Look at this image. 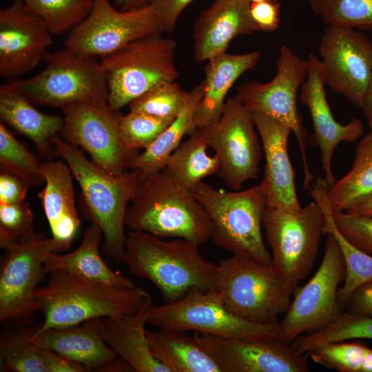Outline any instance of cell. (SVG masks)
<instances>
[{"label": "cell", "instance_id": "1", "mask_svg": "<svg viewBox=\"0 0 372 372\" xmlns=\"http://www.w3.org/2000/svg\"><path fill=\"white\" fill-rule=\"evenodd\" d=\"M198 247L184 238L165 241L147 232L130 230L121 261L132 274L152 282L165 303H170L193 287L217 290L218 265L206 260Z\"/></svg>", "mask_w": 372, "mask_h": 372}, {"label": "cell", "instance_id": "2", "mask_svg": "<svg viewBox=\"0 0 372 372\" xmlns=\"http://www.w3.org/2000/svg\"><path fill=\"white\" fill-rule=\"evenodd\" d=\"M53 154L65 161L79 185L84 217L101 229L103 254L121 261L126 238V210L142 184L138 172L130 169L118 176L110 174L60 135L54 140Z\"/></svg>", "mask_w": 372, "mask_h": 372}, {"label": "cell", "instance_id": "3", "mask_svg": "<svg viewBox=\"0 0 372 372\" xmlns=\"http://www.w3.org/2000/svg\"><path fill=\"white\" fill-rule=\"evenodd\" d=\"M34 297L44 321L37 331L76 326L96 318H121L137 311L149 293L139 287L121 288L83 278L63 269L50 273Z\"/></svg>", "mask_w": 372, "mask_h": 372}, {"label": "cell", "instance_id": "4", "mask_svg": "<svg viewBox=\"0 0 372 372\" xmlns=\"http://www.w3.org/2000/svg\"><path fill=\"white\" fill-rule=\"evenodd\" d=\"M125 224L130 230L161 238H184L198 246L212 234V223L205 208L165 168L142 183L127 206Z\"/></svg>", "mask_w": 372, "mask_h": 372}, {"label": "cell", "instance_id": "5", "mask_svg": "<svg viewBox=\"0 0 372 372\" xmlns=\"http://www.w3.org/2000/svg\"><path fill=\"white\" fill-rule=\"evenodd\" d=\"M216 287L231 313L263 324H279L295 290L271 262L237 255L220 261Z\"/></svg>", "mask_w": 372, "mask_h": 372}, {"label": "cell", "instance_id": "6", "mask_svg": "<svg viewBox=\"0 0 372 372\" xmlns=\"http://www.w3.org/2000/svg\"><path fill=\"white\" fill-rule=\"evenodd\" d=\"M191 191L211 218V238L218 247L234 255L271 262L262 235L267 203L260 184L227 192L202 180Z\"/></svg>", "mask_w": 372, "mask_h": 372}, {"label": "cell", "instance_id": "7", "mask_svg": "<svg viewBox=\"0 0 372 372\" xmlns=\"http://www.w3.org/2000/svg\"><path fill=\"white\" fill-rule=\"evenodd\" d=\"M43 60L45 67L37 75L10 83L32 103L61 110L76 103H107L101 62L65 47L47 52Z\"/></svg>", "mask_w": 372, "mask_h": 372}, {"label": "cell", "instance_id": "8", "mask_svg": "<svg viewBox=\"0 0 372 372\" xmlns=\"http://www.w3.org/2000/svg\"><path fill=\"white\" fill-rule=\"evenodd\" d=\"M161 34L140 38L102 58L110 108L119 110L152 87L178 77L176 43Z\"/></svg>", "mask_w": 372, "mask_h": 372}, {"label": "cell", "instance_id": "9", "mask_svg": "<svg viewBox=\"0 0 372 372\" xmlns=\"http://www.w3.org/2000/svg\"><path fill=\"white\" fill-rule=\"evenodd\" d=\"M345 276L342 250L335 237L327 234L320 267L307 283L295 289L289 307L279 322L276 338L290 344L300 335L333 323L344 311L338 293Z\"/></svg>", "mask_w": 372, "mask_h": 372}, {"label": "cell", "instance_id": "10", "mask_svg": "<svg viewBox=\"0 0 372 372\" xmlns=\"http://www.w3.org/2000/svg\"><path fill=\"white\" fill-rule=\"evenodd\" d=\"M262 227L272 251L273 266L295 289L313 269L321 236L325 234L322 208L314 200L296 212L267 207Z\"/></svg>", "mask_w": 372, "mask_h": 372}, {"label": "cell", "instance_id": "11", "mask_svg": "<svg viewBox=\"0 0 372 372\" xmlns=\"http://www.w3.org/2000/svg\"><path fill=\"white\" fill-rule=\"evenodd\" d=\"M5 250L0 271V321L15 328L32 323L39 311L34 293L45 276V258L54 252L52 238L39 234L30 238L0 240Z\"/></svg>", "mask_w": 372, "mask_h": 372}, {"label": "cell", "instance_id": "12", "mask_svg": "<svg viewBox=\"0 0 372 372\" xmlns=\"http://www.w3.org/2000/svg\"><path fill=\"white\" fill-rule=\"evenodd\" d=\"M147 322L159 328L244 339L277 338L279 329V324H258L237 317L227 309L218 290L197 287L176 302L152 305Z\"/></svg>", "mask_w": 372, "mask_h": 372}, {"label": "cell", "instance_id": "13", "mask_svg": "<svg viewBox=\"0 0 372 372\" xmlns=\"http://www.w3.org/2000/svg\"><path fill=\"white\" fill-rule=\"evenodd\" d=\"M276 74L269 82H251L236 87V96L251 112L271 117L287 126L294 134L300 152L304 189L315 180L307 161L309 139L297 108V94L307 76V62L283 45L276 60Z\"/></svg>", "mask_w": 372, "mask_h": 372}, {"label": "cell", "instance_id": "14", "mask_svg": "<svg viewBox=\"0 0 372 372\" xmlns=\"http://www.w3.org/2000/svg\"><path fill=\"white\" fill-rule=\"evenodd\" d=\"M220 161L217 174L233 191L256 179L262 156L257 129L251 112L237 96L226 100L219 121L198 129Z\"/></svg>", "mask_w": 372, "mask_h": 372}, {"label": "cell", "instance_id": "15", "mask_svg": "<svg viewBox=\"0 0 372 372\" xmlns=\"http://www.w3.org/2000/svg\"><path fill=\"white\" fill-rule=\"evenodd\" d=\"M162 34L152 6L121 10L110 0H93L88 15L68 34L64 45L83 55L103 58L140 38Z\"/></svg>", "mask_w": 372, "mask_h": 372}, {"label": "cell", "instance_id": "16", "mask_svg": "<svg viewBox=\"0 0 372 372\" xmlns=\"http://www.w3.org/2000/svg\"><path fill=\"white\" fill-rule=\"evenodd\" d=\"M63 125L60 136L69 144L85 150L92 162L110 174L118 176L129 169L136 150L123 143L121 114L106 104L76 103L61 110Z\"/></svg>", "mask_w": 372, "mask_h": 372}, {"label": "cell", "instance_id": "17", "mask_svg": "<svg viewBox=\"0 0 372 372\" xmlns=\"http://www.w3.org/2000/svg\"><path fill=\"white\" fill-rule=\"evenodd\" d=\"M319 52L325 84L361 108L372 72V41L354 28L328 25Z\"/></svg>", "mask_w": 372, "mask_h": 372}, {"label": "cell", "instance_id": "18", "mask_svg": "<svg viewBox=\"0 0 372 372\" xmlns=\"http://www.w3.org/2000/svg\"><path fill=\"white\" fill-rule=\"evenodd\" d=\"M200 347L220 372H307V353L276 338L244 339L194 332Z\"/></svg>", "mask_w": 372, "mask_h": 372}, {"label": "cell", "instance_id": "19", "mask_svg": "<svg viewBox=\"0 0 372 372\" xmlns=\"http://www.w3.org/2000/svg\"><path fill=\"white\" fill-rule=\"evenodd\" d=\"M52 34L23 0L0 10V76L14 77L43 59Z\"/></svg>", "mask_w": 372, "mask_h": 372}, {"label": "cell", "instance_id": "20", "mask_svg": "<svg viewBox=\"0 0 372 372\" xmlns=\"http://www.w3.org/2000/svg\"><path fill=\"white\" fill-rule=\"evenodd\" d=\"M307 62V79L300 87V101L310 112L313 129L310 142L320 148L324 178L330 187L335 181L331 167L334 151L342 142L358 139L363 134L364 126L358 118H353L345 125L336 121L327 99L320 59L310 54Z\"/></svg>", "mask_w": 372, "mask_h": 372}, {"label": "cell", "instance_id": "21", "mask_svg": "<svg viewBox=\"0 0 372 372\" xmlns=\"http://www.w3.org/2000/svg\"><path fill=\"white\" fill-rule=\"evenodd\" d=\"M265 157L260 185L267 207L286 212L300 211L295 172L288 152L291 130L280 121L258 113H251Z\"/></svg>", "mask_w": 372, "mask_h": 372}, {"label": "cell", "instance_id": "22", "mask_svg": "<svg viewBox=\"0 0 372 372\" xmlns=\"http://www.w3.org/2000/svg\"><path fill=\"white\" fill-rule=\"evenodd\" d=\"M247 0H216L203 10L194 26V56L198 63L226 52L239 35L258 31L250 16Z\"/></svg>", "mask_w": 372, "mask_h": 372}, {"label": "cell", "instance_id": "23", "mask_svg": "<svg viewBox=\"0 0 372 372\" xmlns=\"http://www.w3.org/2000/svg\"><path fill=\"white\" fill-rule=\"evenodd\" d=\"M45 187L37 194L52 232L54 252L68 250L81 225L75 206L73 174L66 163H42Z\"/></svg>", "mask_w": 372, "mask_h": 372}, {"label": "cell", "instance_id": "24", "mask_svg": "<svg viewBox=\"0 0 372 372\" xmlns=\"http://www.w3.org/2000/svg\"><path fill=\"white\" fill-rule=\"evenodd\" d=\"M103 319L96 318L76 326L37 331L39 324L31 340L41 349L82 364L87 371H97L118 357L104 340Z\"/></svg>", "mask_w": 372, "mask_h": 372}, {"label": "cell", "instance_id": "25", "mask_svg": "<svg viewBox=\"0 0 372 372\" xmlns=\"http://www.w3.org/2000/svg\"><path fill=\"white\" fill-rule=\"evenodd\" d=\"M0 118L1 123L29 138L41 156H54V140L61 134L63 116L39 111L8 83L0 87Z\"/></svg>", "mask_w": 372, "mask_h": 372}, {"label": "cell", "instance_id": "26", "mask_svg": "<svg viewBox=\"0 0 372 372\" xmlns=\"http://www.w3.org/2000/svg\"><path fill=\"white\" fill-rule=\"evenodd\" d=\"M260 52L242 54L224 52L208 60L205 68L203 97L194 114L197 129L216 124L222 116L225 98L236 80L259 61Z\"/></svg>", "mask_w": 372, "mask_h": 372}, {"label": "cell", "instance_id": "27", "mask_svg": "<svg viewBox=\"0 0 372 372\" xmlns=\"http://www.w3.org/2000/svg\"><path fill=\"white\" fill-rule=\"evenodd\" d=\"M152 298L136 312L121 318H103V337L107 345L136 372H169L152 353L145 329Z\"/></svg>", "mask_w": 372, "mask_h": 372}, {"label": "cell", "instance_id": "28", "mask_svg": "<svg viewBox=\"0 0 372 372\" xmlns=\"http://www.w3.org/2000/svg\"><path fill=\"white\" fill-rule=\"evenodd\" d=\"M103 232L99 226L92 225L84 232L82 242L67 254L49 253L43 267L44 274L63 269L94 282L121 288H134L133 280L111 269L102 258L99 245Z\"/></svg>", "mask_w": 372, "mask_h": 372}, {"label": "cell", "instance_id": "29", "mask_svg": "<svg viewBox=\"0 0 372 372\" xmlns=\"http://www.w3.org/2000/svg\"><path fill=\"white\" fill-rule=\"evenodd\" d=\"M204 92L203 80L189 92L188 102L182 112L149 147L142 153H137L132 159L129 169L138 172L142 183L165 169L169 156L180 145L183 138L197 130L194 114Z\"/></svg>", "mask_w": 372, "mask_h": 372}, {"label": "cell", "instance_id": "30", "mask_svg": "<svg viewBox=\"0 0 372 372\" xmlns=\"http://www.w3.org/2000/svg\"><path fill=\"white\" fill-rule=\"evenodd\" d=\"M329 185L325 179L318 177L309 188L311 194L322 209L325 218V234L335 237L342 250L346 267L344 284L339 288L338 299L340 307L344 310L351 295L360 286L372 282V256L349 242L338 229L333 211L329 204L327 191Z\"/></svg>", "mask_w": 372, "mask_h": 372}, {"label": "cell", "instance_id": "31", "mask_svg": "<svg viewBox=\"0 0 372 372\" xmlns=\"http://www.w3.org/2000/svg\"><path fill=\"white\" fill-rule=\"evenodd\" d=\"M152 355L169 372H220L211 358L185 331L160 328L147 331Z\"/></svg>", "mask_w": 372, "mask_h": 372}, {"label": "cell", "instance_id": "32", "mask_svg": "<svg viewBox=\"0 0 372 372\" xmlns=\"http://www.w3.org/2000/svg\"><path fill=\"white\" fill-rule=\"evenodd\" d=\"M333 212L347 211L372 196V141L366 136L358 144L350 171L329 187Z\"/></svg>", "mask_w": 372, "mask_h": 372}, {"label": "cell", "instance_id": "33", "mask_svg": "<svg viewBox=\"0 0 372 372\" xmlns=\"http://www.w3.org/2000/svg\"><path fill=\"white\" fill-rule=\"evenodd\" d=\"M209 146L197 129L169 156L165 169L182 188L191 190L203 178L218 174L220 161L207 154Z\"/></svg>", "mask_w": 372, "mask_h": 372}, {"label": "cell", "instance_id": "34", "mask_svg": "<svg viewBox=\"0 0 372 372\" xmlns=\"http://www.w3.org/2000/svg\"><path fill=\"white\" fill-rule=\"evenodd\" d=\"M39 324L19 328L0 340V371L3 372H47L41 349L31 340Z\"/></svg>", "mask_w": 372, "mask_h": 372}, {"label": "cell", "instance_id": "35", "mask_svg": "<svg viewBox=\"0 0 372 372\" xmlns=\"http://www.w3.org/2000/svg\"><path fill=\"white\" fill-rule=\"evenodd\" d=\"M372 339V316H360L343 311L329 326L300 335L291 345L297 351H309L327 343L353 339Z\"/></svg>", "mask_w": 372, "mask_h": 372}, {"label": "cell", "instance_id": "36", "mask_svg": "<svg viewBox=\"0 0 372 372\" xmlns=\"http://www.w3.org/2000/svg\"><path fill=\"white\" fill-rule=\"evenodd\" d=\"M52 35L69 32L90 13L93 0H23Z\"/></svg>", "mask_w": 372, "mask_h": 372}, {"label": "cell", "instance_id": "37", "mask_svg": "<svg viewBox=\"0 0 372 372\" xmlns=\"http://www.w3.org/2000/svg\"><path fill=\"white\" fill-rule=\"evenodd\" d=\"M328 25L372 30V0H308Z\"/></svg>", "mask_w": 372, "mask_h": 372}, {"label": "cell", "instance_id": "38", "mask_svg": "<svg viewBox=\"0 0 372 372\" xmlns=\"http://www.w3.org/2000/svg\"><path fill=\"white\" fill-rule=\"evenodd\" d=\"M41 165L37 157L1 123L0 168L19 176L30 187H37L45 183Z\"/></svg>", "mask_w": 372, "mask_h": 372}, {"label": "cell", "instance_id": "39", "mask_svg": "<svg viewBox=\"0 0 372 372\" xmlns=\"http://www.w3.org/2000/svg\"><path fill=\"white\" fill-rule=\"evenodd\" d=\"M189 92L175 81L162 83L129 104L130 111L163 118H176L184 110Z\"/></svg>", "mask_w": 372, "mask_h": 372}, {"label": "cell", "instance_id": "40", "mask_svg": "<svg viewBox=\"0 0 372 372\" xmlns=\"http://www.w3.org/2000/svg\"><path fill=\"white\" fill-rule=\"evenodd\" d=\"M371 348L360 341L343 340L325 344L307 352L316 364L339 372H363Z\"/></svg>", "mask_w": 372, "mask_h": 372}, {"label": "cell", "instance_id": "41", "mask_svg": "<svg viewBox=\"0 0 372 372\" xmlns=\"http://www.w3.org/2000/svg\"><path fill=\"white\" fill-rule=\"evenodd\" d=\"M175 118H163L130 111L121 116L119 132L124 144L130 149L149 147Z\"/></svg>", "mask_w": 372, "mask_h": 372}, {"label": "cell", "instance_id": "42", "mask_svg": "<svg viewBox=\"0 0 372 372\" xmlns=\"http://www.w3.org/2000/svg\"><path fill=\"white\" fill-rule=\"evenodd\" d=\"M38 234L28 203L0 204V240L30 238Z\"/></svg>", "mask_w": 372, "mask_h": 372}, {"label": "cell", "instance_id": "43", "mask_svg": "<svg viewBox=\"0 0 372 372\" xmlns=\"http://www.w3.org/2000/svg\"><path fill=\"white\" fill-rule=\"evenodd\" d=\"M335 225L342 235L361 251L372 254V216L333 212Z\"/></svg>", "mask_w": 372, "mask_h": 372}, {"label": "cell", "instance_id": "44", "mask_svg": "<svg viewBox=\"0 0 372 372\" xmlns=\"http://www.w3.org/2000/svg\"><path fill=\"white\" fill-rule=\"evenodd\" d=\"M194 0H152L150 5L162 33L173 32L185 8Z\"/></svg>", "mask_w": 372, "mask_h": 372}, {"label": "cell", "instance_id": "45", "mask_svg": "<svg viewBox=\"0 0 372 372\" xmlns=\"http://www.w3.org/2000/svg\"><path fill=\"white\" fill-rule=\"evenodd\" d=\"M279 2H254L250 3V16L258 31L273 32L280 23Z\"/></svg>", "mask_w": 372, "mask_h": 372}, {"label": "cell", "instance_id": "46", "mask_svg": "<svg viewBox=\"0 0 372 372\" xmlns=\"http://www.w3.org/2000/svg\"><path fill=\"white\" fill-rule=\"evenodd\" d=\"M29 187L19 176L0 168V204L23 202Z\"/></svg>", "mask_w": 372, "mask_h": 372}, {"label": "cell", "instance_id": "47", "mask_svg": "<svg viewBox=\"0 0 372 372\" xmlns=\"http://www.w3.org/2000/svg\"><path fill=\"white\" fill-rule=\"evenodd\" d=\"M344 311L366 316H372V282L357 288L351 295Z\"/></svg>", "mask_w": 372, "mask_h": 372}, {"label": "cell", "instance_id": "48", "mask_svg": "<svg viewBox=\"0 0 372 372\" xmlns=\"http://www.w3.org/2000/svg\"><path fill=\"white\" fill-rule=\"evenodd\" d=\"M41 354L47 372L87 371L82 364L54 351L41 349Z\"/></svg>", "mask_w": 372, "mask_h": 372}, {"label": "cell", "instance_id": "49", "mask_svg": "<svg viewBox=\"0 0 372 372\" xmlns=\"http://www.w3.org/2000/svg\"><path fill=\"white\" fill-rule=\"evenodd\" d=\"M97 371L132 372L134 370L127 361L118 356L116 359L101 366Z\"/></svg>", "mask_w": 372, "mask_h": 372}, {"label": "cell", "instance_id": "50", "mask_svg": "<svg viewBox=\"0 0 372 372\" xmlns=\"http://www.w3.org/2000/svg\"><path fill=\"white\" fill-rule=\"evenodd\" d=\"M361 109L364 114L369 129L372 128V72Z\"/></svg>", "mask_w": 372, "mask_h": 372}, {"label": "cell", "instance_id": "51", "mask_svg": "<svg viewBox=\"0 0 372 372\" xmlns=\"http://www.w3.org/2000/svg\"><path fill=\"white\" fill-rule=\"evenodd\" d=\"M152 0H114V6L121 10L138 9L149 5Z\"/></svg>", "mask_w": 372, "mask_h": 372}, {"label": "cell", "instance_id": "52", "mask_svg": "<svg viewBox=\"0 0 372 372\" xmlns=\"http://www.w3.org/2000/svg\"><path fill=\"white\" fill-rule=\"evenodd\" d=\"M345 212L354 215L372 216V196Z\"/></svg>", "mask_w": 372, "mask_h": 372}, {"label": "cell", "instance_id": "53", "mask_svg": "<svg viewBox=\"0 0 372 372\" xmlns=\"http://www.w3.org/2000/svg\"><path fill=\"white\" fill-rule=\"evenodd\" d=\"M250 3L254 2H262V1H269V2H278L279 0H247Z\"/></svg>", "mask_w": 372, "mask_h": 372}, {"label": "cell", "instance_id": "54", "mask_svg": "<svg viewBox=\"0 0 372 372\" xmlns=\"http://www.w3.org/2000/svg\"><path fill=\"white\" fill-rule=\"evenodd\" d=\"M366 136L372 141V128L370 129L369 133L366 135Z\"/></svg>", "mask_w": 372, "mask_h": 372}]
</instances>
